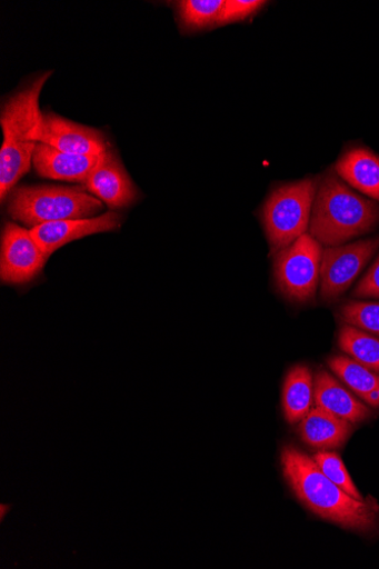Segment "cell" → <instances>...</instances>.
<instances>
[{"label":"cell","mask_w":379,"mask_h":569,"mask_svg":"<svg viewBox=\"0 0 379 569\" xmlns=\"http://www.w3.org/2000/svg\"><path fill=\"white\" fill-rule=\"evenodd\" d=\"M281 467L297 499L320 519L346 530L373 532L379 525V505L368 497L357 500L325 476L313 459L292 446L283 447Z\"/></svg>","instance_id":"6da1fadb"},{"label":"cell","mask_w":379,"mask_h":569,"mask_svg":"<svg viewBox=\"0 0 379 569\" xmlns=\"http://www.w3.org/2000/svg\"><path fill=\"white\" fill-rule=\"evenodd\" d=\"M52 72L39 76L30 84L10 97L2 109L0 123L4 133L0 151V198L2 202L14 190L18 181L29 172L40 141L43 114L39 98Z\"/></svg>","instance_id":"7a4b0ae2"},{"label":"cell","mask_w":379,"mask_h":569,"mask_svg":"<svg viewBox=\"0 0 379 569\" xmlns=\"http://www.w3.org/2000/svg\"><path fill=\"white\" fill-rule=\"evenodd\" d=\"M379 224V206L352 191L335 176L318 184L310 234L328 247L345 242L373 230Z\"/></svg>","instance_id":"3957f363"},{"label":"cell","mask_w":379,"mask_h":569,"mask_svg":"<svg viewBox=\"0 0 379 569\" xmlns=\"http://www.w3.org/2000/svg\"><path fill=\"white\" fill-rule=\"evenodd\" d=\"M102 201L80 188L20 187L9 198L8 211L14 221L29 228L41 224L96 218Z\"/></svg>","instance_id":"277c9868"},{"label":"cell","mask_w":379,"mask_h":569,"mask_svg":"<svg viewBox=\"0 0 379 569\" xmlns=\"http://www.w3.org/2000/svg\"><path fill=\"white\" fill-rule=\"evenodd\" d=\"M317 188L313 179H305L270 193L262 209V226L270 253L277 254L307 233Z\"/></svg>","instance_id":"5b68a950"},{"label":"cell","mask_w":379,"mask_h":569,"mask_svg":"<svg viewBox=\"0 0 379 569\" xmlns=\"http://www.w3.org/2000/svg\"><path fill=\"white\" fill-rule=\"evenodd\" d=\"M321 244L306 233L275 254V279L281 293L293 302H308L320 283Z\"/></svg>","instance_id":"8992f818"},{"label":"cell","mask_w":379,"mask_h":569,"mask_svg":"<svg viewBox=\"0 0 379 569\" xmlns=\"http://www.w3.org/2000/svg\"><path fill=\"white\" fill-rule=\"evenodd\" d=\"M379 248V237L322 250L320 296L325 301L340 298L353 283Z\"/></svg>","instance_id":"52a82bcc"},{"label":"cell","mask_w":379,"mask_h":569,"mask_svg":"<svg viewBox=\"0 0 379 569\" xmlns=\"http://www.w3.org/2000/svg\"><path fill=\"white\" fill-rule=\"evenodd\" d=\"M0 278L4 283L23 284L37 278L48 258L30 230L17 223H7L2 232Z\"/></svg>","instance_id":"ba28073f"},{"label":"cell","mask_w":379,"mask_h":569,"mask_svg":"<svg viewBox=\"0 0 379 569\" xmlns=\"http://www.w3.org/2000/svg\"><path fill=\"white\" fill-rule=\"evenodd\" d=\"M39 142L68 153L83 154V157H101L110 150L100 131L53 113L43 114Z\"/></svg>","instance_id":"9c48e42d"},{"label":"cell","mask_w":379,"mask_h":569,"mask_svg":"<svg viewBox=\"0 0 379 569\" xmlns=\"http://www.w3.org/2000/svg\"><path fill=\"white\" fill-rule=\"evenodd\" d=\"M122 220L121 214L108 212L91 219L50 222L32 228L30 231L42 252L49 258L52 252L74 240L119 229Z\"/></svg>","instance_id":"30bf717a"},{"label":"cell","mask_w":379,"mask_h":569,"mask_svg":"<svg viewBox=\"0 0 379 569\" xmlns=\"http://www.w3.org/2000/svg\"><path fill=\"white\" fill-rule=\"evenodd\" d=\"M83 184L111 209H123L137 198L133 182L112 150L102 154Z\"/></svg>","instance_id":"8fae6325"},{"label":"cell","mask_w":379,"mask_h":569,"mask_svg":"<svg viewBox=\"0 0 379 569\" xmlns=\"http://www.w3.org/2000/svg\"><path fill=\"white\" fill-rule=\"evenodd\" d=\"M101 157L68 153L39 142L33 154L32 164L40 177L83 183L97 167Z\"/></svg>","instance_id":"7c38bea8"},{"label":"cell","mask_w":379,"mask_h":569,"mask_svg":"<svg viewBox=\"0 0 379 569\" xmlns=\"http://www.w3.org/2000/svg\"><path fill=\"white\" fill-rule=\"evenodd\" d=\"M352 431L353 428L350 422L317 405L311 407L298 427L301 440L318 450L341 448Z\"/></svg>","instance_id":"4fadbf2b"},{"label":"cell","mask_w":379,"mask_h":569,"mask_svg":"<svg viewBox=\"0 0 379 569\" xmlns=\"http://www.w3.org/2000/svg\"><path fill=\"white\" fill-rule=\"evenodd\" d=\"M313 401L351 425L363 422L371 416L366 405L323 370L318 371L313 379Z\"/></svg>","instance_id":"5bb4252c"},{"label":"cell","mask_w":379,"mask_h":569,"mask_svg":"<svg viewBox=\"0 0 379 569\" xmlns=\"http://www.w3.org/2000/svg\"><path fill=\"white\" fill-rule=\"evenodd\" d=\"M336 171L352 188L379 201V158L365 148H355L343 154Z\"/></svg>","instance_id":"9a60e30c"},{"label":"cell","mask_w":379,"mask_h":569,"mask_svg":"<svg viewBox=\"0 0 379 569\" xmlns=\"http://www.w3.org/2000/svg\"><path fill=\"white\" fill-rule=\"evenodd\" d=\"M313 402V377L308 367L298 366L290 370L283 387L285 418L290 425H299Z\"/></svg>","instance_id":"2e32d148"},{"label":"cell","mask_w":379,"mask_h":569,"mask_svg":"<svg viewBox=\"0 0 379 569\" xmlns=\"http://www.w3.org/2000/svg\"><path fill=\"white\" fill-rule=\"evenodd\" d=\"M328 365L332 372L363 400L379 388V375L359 365L352 358L331 357Z\"/></svg>","instance_id":"e0dca14e"},{"label":"cell","mask_w":379,"mask_h":569,"mask_svg":"<svg viewBox=\"0 0 379 569\" xmlns=\"http://www.w3.org/2000/svg\"><path fill=\"white\" fill-rule=\"evenodd\" d=\"M339 346L359 365L379 375L378 338L347 325L340 330Z\"/></svg>","instance_id":"ac0fdd59"},{"label":"cell","mask_w":379,"mask_h":569,"mask_svg":"<svg viewBox=\"0 0 379 569\" xmlns=\"http://www.w3.org/2000/svg\"><path fill=\"white\" fill-rule=\"evenodd\" d=\"M226 2L223 0H183L178 3L182 28L197 31L218 24Z\"/></svg>","instance_id":"d6986e66"},{"label":"cell","mask_w":379,"mask_h":569,"mask_svg":"<svg viewBox=\"0 0 379 569\" xmlns=\"http://www.w3.org/2000/svg\"><path fill=\"white\" fill-rule=\"evenodd\" d=\"M319 470L333 483L357 500H365L348 473L341 457L332 451L319 450L312 457Z\"/></svg>","instance_id":"ffe728a7"},{"label":"cell","mask_w":379,"mask_h":569,"mask_svg":"<svg viewBox=\"0 0 379 569\" xmlns=\"http://www.w3.org/2000/svg\"><path fill=\"white\" fill-rule=\"evenodd\" d=\"M345 323L379 337V302L350 301L340 309Z\"/></svg>","instance_id":"44dd1931"},{"label":"cell","mask_w":379,"mask_h":569,"mask_svg":"<svg viewBox=\"0 0 379 569\" xmlns=\"http://www.w3.org/2000/svg\"><path fill=\"white\" fill-rule=\"evenodd\" d=\"M266 2L260 0H227L218 24L240 22L256 14Z\"/></svg>","instance_id":"7402d4cb"},{"label":"cell","mask_w":379,"mask_h":569,"mask_svg":"<svg viewBox=\"0 0 379 569\" xmlns=\"http://www.w3.org/2000/svg\"><path fill=\"white\" fill-rule=\"evenodd\" d=\"M352 295L355 298L379 299V256Z\"/></svg>","instance_id":"603a6c76"},{"label":"cell","mask_w":379,"mask_h":569,"mask_svg":"<svg viewBox=\"0 0 379 569\" xmlns=\"http://www.w3.org/2000/svg\"><path fill=\"white\" fill-rule=\"evenodd\" d=\"M366 403L373 408H379V388L372 391L366 399Z\"/></svg>","instance_id":"cb8c5ba5"},{"label":"cell","mask_w":379,"mask_h":569,"mask_svg":"<svg viewBox=\"0 0 379 569\" xmlns=\"http://www.w3.org/2000/svg\"><path fill=\"white\" fill-rule=\"evenodd\" d=\"M0 508H2V521H3V519H4V515L7 513V509H8V511H9L11 507H10V506H6V505H2V506H0Z\"/></svg>","instance_id":"d4e9b609"}]
</instances>
